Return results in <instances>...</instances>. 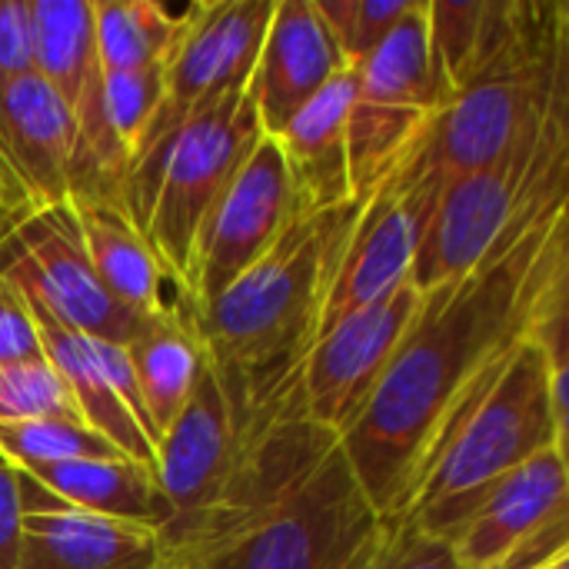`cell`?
Returning <instances> with one entry per match:
<instances>
[{
    "instance_id": "cell-1",
    "label": "cell",
    "mask_w": 569,
    "mask_h": 569,
    "mask_svg": "<svg viewBox=\"0 0 569 569\" xmlns=\"http://www.w3.org/2000/svg\"><path fill=\"white\" fill-rule=\"evenodd\" d=\"M569 200L513 223L467 273L423 290V307L360 420L347 457L387 527L537 330L567 310Z\"/></svg>"
},
{
    "instance_id": "cell-2",
    "label": "cell",
    "mask_w": 569,
    "mask_h": 569,
    "mask_svg": "<svg viewBox=\"0 0 569 569\" xmlns=\"http://www.w3.org/2000/svg\"><path fill=\"white\" fill-rule=\"evenodd\" d=\"M227 397L240 420L237 460L200 513L160 533V569L373 567L387 523L343 437L307 417L300 380Z\"/></svg>"
},
{
    "instance_id": "cell-3",
    "label": "cell",
    "mask_w": 569,
    "mask_h": 569,
    "mask_svg": "<svg viewBox=\"0 0 569 569\" xmlns=\"http://www.w3.org/2000/svg\"><path fill=\"white\" fill-rule=\"evenodd\" d=\"M353 210L357 197L337 210L297 213L257 263L197 310V337L230 393L263 397L300 380Z\"/></svg>"
},
{
    "instance_id": "cell-4",
    "label": "cell",
    "mask_w": 569,
    "mask_h": 569,
    "mask_svg": "<svg viewBox=\"0 0 569 569\" xmlns=\"http://www.w3.org/2000/svg\"><path fill=\"white\" fill-rule=\"evenodd\" d=\"M569 113V3L497 0L477 63L430 127L443 187L467 177Z\"/></svg>"
},
{
    "instance_id": "cell-5",
    "label": "cell",
    "mask_w": 569,
    "mask_h": 569,
    "mask_svg": "<svg viewBox=\"0 0 569 569\" xmlns=\"http://www.w3.org/2000/svg\"><path fill=\"white\" fill-rule=\"evenodd\" d=\"M550 447H567V360L530 340L450 437L400 523L450 540L493 483Z\"/></svg>"
},
{
    "instance_id": "cell-6",
    "label": "cell",
    "mask_w": 569,
    "mask_h": 569,
    "mask_svg": "<svg viewBox=\"0 0 569 569\" xmlns=\"http://www.w3.org/2000/svg\"><path fill=\"white\" fill-rule=\"evenodd\" d=\"M260 137L263 127L243 87L207 103L167 140L140 147L130 160L123 207L163 270L190 297L197 237Z\"/></svg>"
},
{
    "instance_id": "cell-7",
    "label": "cell",
    "mask_w": 569,
    "mask_h": 569,
    "mask_svg": "<svg viewBox=\"0 0 569 569\" xmlns=\"http://www.w3.org/2000/svg\"><path fill=\"white\" fill-rule=\"evenodd\" d=\"M557 200H569V113L443 187L413 260V283L430 290L467 273L513 223Z\"/></svg>"
},
{
    "instance_id": "cell-8",
    "label": "cell",
    "mask_w": 569,
    "mask_h": 569,
    "mask_svg": "<svg viewBox=\"0 0 569 569\" xmlns=\"http://www.w3.org/2000/svg\"><path fill=\"white\" fill-rule=\"evenodd\" d=\"M353 73L357 97L347 140L353 193H363L430 133L447 103V87L430 53L427 0H417Z\"/></svg>"
},
{
    "instance_id": "cell-9",
    "label": "cell",
    "mask_w": 569,
    "mask_h": 569,
    "mask_svg": "<svg viewBox=\"0 0 569 569\" xmlns=\"http://www.w3.org/2000/svg\"><path fill=\"white\" fill-rule=\"evenodd\" d=\"M440 193L443 180L430 153V133L373 187L357 193V210L340 243L320 333L347 313L387 297L413 273V260L437 213Z\"/></svg>"
},
{
    "instance_id": "cell-10",
    "label": "cell",
    "mask_w": 569,
    "mask_h": 569,
    "mask_svg": "<svg viewBox=\"0 0 569 569\" xmlns=\"http://www.w3.org/2000/svg\"><path fill=\"white\" fill-rule=\"evenodd\" d=\"M0 273L73 333L127 347L147 327V320L120 307L93 273L70 200L30 213L0 243Z\"/></svg>"
},
{
    "instance_id": "cell-11",
    "label": "cell",
    "mask_w": 569,
    "mask_h": 569,
    "mask_svg": "<svg viewBox=\"0 0 569 569\" xmlns=\"http://www.w3.org/2000/svg\"><path fill=\"white\" fill-rule=\"evenodd\" d=\"M420 307L423 290L407 277L387 297L347 313L313 340L300 370L303 410L313 423L343 437L360 420Z\"/></svg>"
},
{
    "instance_id": "cell-12",
    "label": "cell",
    "mask_w": 569,
    "mask_h": 569,
    "mask_svg": "<svg viewBox=\"0 0 569 569\" xmlns=\"http://www.w3.org/2000/svg\"><path fill=\"white\" fill-rule=\"evenodd\" d=\"M300 213L287 160L270 133H263L253 153L210 210L193 253V303L197 310L217 300L250 263H257L273 240Z\"/></svg>"
},
{
    "instance_id": "cell-13",
    "label": "cell",
    "mask_w": 569,
    "mask_h": 569,
    "mask_svg": "<svg viewBox=\"0 0 569 569\" xmlns=\"http://www.w3.org/2000/svg\"><path fill=\"white\" fill-rule=\"evenodd\" d=\"M273 7L277 0L197 3L183 40L167 63L163 107L140 147L167 140L207 103L250 83Z\"/></svg>"
},
{
    "instance_id": "cell-14",
    "label": "cell",
    "mask_w": 569,
    "mask_h": 569,
    "mask_svg": "<svg viewBox=\"0 0 569 569\" xmlns=\"http://www.w3.org/2000/svg\"><path fill=\"white\" fill-rule=\"evenodd\" d=\"M20 547L13 569H160V530L57 500L17 470Z\"/></svg>"
},
{
    "instance_id": "cell-15",
    "label": "cell",
    "mask_w": 569,
    "mask_h": 569,
    "mask_svg": "<svg viewBox=\"0 0 569 569\" xmlns=\"http://www.w3.org/2000/svg\"><path fill=\"white\" fill-rule=\"evenodd\" d=\"M0 170L33 210L57 207L77 190V123L37 70L0 77Z\"/></svg>"
},
{
    "instance_id": "cell-16",
    "label": "cell",
    "mask_w": 569,
    "mask_h": 569,
    "mask_svg": "<svg viewBox=\"0 0 569 569\" xmlns=\"http://www.w3.org/2000/svg\"><path fill=\"white\" fill-rule=\"evenodd\" d=\"M237 410L217 370L203 360L187 407L157 443V483L173 510L170 527L190 520L220 493L237 460Z\"/></svg>"
},
{
    "instance_id": "cell-17",
    "label": "cell",
    "mask_w": 569,
    "mask_h": 569,
    "mask_svg": "<svg viewBox=\"0 0 569 569\" xmlns=\"http://www.w3.org/2000/svg\"><path fill=\"white\" fill-rule=\"evenodd\" d=\"M347 67L317 0H277L247 83L263 133L277 137Z\"/></svg>"
},
{
    "instance_id": "cell-18",
    "label": "cell",
    "mask_w": 569,
    "mask_h": 569,
    "mask_svg": "<svg viewBox=\"0 0 569 569\" xmlns=\"http://www.w3.org/2000/svg\"><path fill=\"white\" fill-rule=\"evenodd\" d=\"M83 250L107 293L147 323H187L197 330L193 297L163 270L123 203L70 197Z\"/></svg>"
},
{
    "instance_id": "cell-19",
    "label": "cell",
    "mask_w": 569,
    "mask_h": 569,
    "mask_svg": "<svg viewBox=\"0 0 569 569\" xmlns=\"http://www.w3.org/2000/svg\"><path fill=\"white\" fill-rule=\"evenodd\" d=\"M567 490V447H550L507 473L450 537L463 567H493L547 523L569 517Z\"/></svg>"
},
{
    "instance_id": "cell-20",
    "label": "cell",
    "mask_w": 569,
    "mask_h": 569,
    "mask_svg": "<svg viewBox=\"0 0 569 569\" xmlns=\"http://www.w3.org/2000/svg\"><path fill=\"white\" fill-rule=\"evenodd\" d=\"M353 97H357V73L353 67H347L313 100H307L290 117V123L273 137L287 160V173L300 213L337 210L357 197L350 177V140H347Z\"/></svg>"
},
{
    "instance_id": "cell-21",
    "label": "cell",
    "mask_w": 569,
    "mask_h": 569,
    "mask_svg": "<svg viewBox=\"0 0 569 569\" xmlns=\"http://www.w3.org/2000/svg\"><path fill=\"white\" fill-rule=\"evenodd\" d=\"M33 310V323L40 333V347L43 357L50 360V367L60 373V380L67 383L80 420L100 433L107 443H113L127 460L143 463L147 470L157 473V447L153 440L140 430V423L133 420V413L120 403V397L113 393L110 380L103 377L90 337L67 330L63 323H57L53 317H47L37 303H30Z\"/></svg>"
},
{
    "instance_id": "cell-22",
    "label": "cell",
    "mask_w": 569,
    "mask_h": 569,
    "mask_svg": "<svg viewBox=\"0 0 569 569\" xmlns=\"http://www.w3.org/2000/svg\"><path fill=\"white\" fill-rule=\"evenodd\" d=\"M27 477H33L43 490H50L57 500L127 520L143 523L153 530H167L173 520V510L157 483V473L143 463H133L127 457L117 460H67V463H47V467H17Z\"/></svg>"
},
{
    "instance_id": "cell-23",
    "label": "cell",
    "mask_w": 569,
    "mask_h": 569,
    "mask_svg": "<svg viewBox=\"0 0 569 569\" xmlns=\"http://www.w3.org/2000/svg\"><path fill=\"white\" fill-rule=\"evenodd\" d=\"M127 353L137 373L147 420L160 443V437L187 407L193 383L200 377V367L207 360V350L193 327L160 320V323H147L127 343Z\"/></svg>"
},
{
    "instance_id": "cell-24",
    "label": "cell",
    "mask_w": 569,
    "mask_h": 569,
    "mask_svg": "<svg viewBox=\"0 0 569 569\" xmlns=\"http://www.w3.org/2000/svg\"><path fill=\"white\" fill-rule=\"evenodd\" d=\"M197 3L170 10L157 0H93V37L103 73L167 67Z\"/></svg>"
},
{
    "instance_id": "cell-25",
    "label": "cell",
    "mask_w": 569,
    "mask_h": 569,
    "mask_svg": "<svg viewBox=\"0 0 569 569\" xmlns=\"http://www.w3.org/2000/svg\"><path fill=\"white\" fill-rule=\"evenodd\" d=\"M0 453L13 467H47L67 460H117L113 443L77 420H30L0 423Z\"/></svg>"
},
{
    "instance_id": "cell-26",
    "label": "cell",
    "mask_w": 569,
    "mask_h": 569,
    "mask_svg": "<svg viewBox=\"0 0 569 569\" xmlns=\"http://www.w3.org/2000/svg\"><path fill=\"white\" fill-rule=\"evenodd\" d=\"M163 93H167V67L103 73V120L127 157V170L163 107Z\"/></svg>"
},
{
    "instance_id": "cell-27",
    "label": "cell",
    "mask_w": 569,
    "mask_h": 569,
    "mask_svg": "<svg viewBox=\"0 0 569 569\" xmlns=\"http://www.w3.org/2000/svg\"><path fill=\"white\" fill-rule=\"evenodd\" d=\"M80 420V410L47 357L0 367V423Z\"/></svg>"
},
{
    "instance_id": "cell-28",
    "label": "cell",
    "mask_w": 569,
    "mask_h": 569,
    "mask_svg": "<svg viewBox=\"0 0 569 569\" xmlns=\"http://www.w3.org/2000/svg\"><path fill=\"white\" fill-rule=\"evenodd\" d=\"M413 3L417 0H317V10L327 20L343 60L357 67L387 40Z\"/></svg>"
},
{
    "instance_id": "cell-29",
    "label": "cell",
    "mask_w": 569,
    "mask_h": 569,
    "mask_svg": "<svg viewBox=\"0 0 569 569\" xmlns=\"http://www.w3.org/2000/svg\"><path fill=\"white\" fill-rule=\"evenodd\" d=\"M370 569H467L447 537L427 533L413 523L387 527V540Z\"/></svg>"
},
{
    "instance_id": "cell-30",
    "label": "cell",
    "mask_w": 569,
    "mask_h": 569,
    "mask_svg": "<svg viewBox=\"0 0 569 569\" xmlns=\"http://www.w3.org/2000/svg\"><path fill=\"white\" fill-rule=\"evenodd\" d=\"M33 357H43V347L30 300L7 273H0V367Z\"/></svg>"
},
{
    "instance_id": "cell-31",
    "label": "cell",
    "mask_w": 569,
    "mask_h": 569,
    "mask_svg": "<svg viewBox=\"0 0 569 569\" xmlns=\"http://www.w3.org/2000/svg\"><path fill=\"white\" fill-rule=\"evenodd\" d=\"M33 70L30 0H0V77Z\"/></svg>"
},
{
    "instance_id": "cell-32",
    "label": "cell",
    "mask_w": 569,
    "mask_h": 569,
    "mask_svg": "<svg viewBox=\"0 0 569 569\" xmlns=\"http://www.w3.org/2000/svg\"><path fill=\"white\" fill-rule=\"evenodd\" d=\"M569 553V517H560L527 537L517 550H510L503 560L487 569H550L560 557Z\"/></svg>"
},
{
    "instance_id": "cell-33",
    "label": "cell",
    "mask_w": 569,
    "mask_h": 569,
    "mask_svg": "<svg viewBox=\"0 0 569 569\" xmlns=\"http://www.w3.org/2000/svg\"><path fill=\"white\" fill-rule=\"evenodd\" d=\"M20 547V487L17 467L0 453V569H13Z\"/></svg>"
},
{
    "instance_id": "cell-34",
    "label": "cell",
    "mask_w": 569,
    "mask_h": 569,
    "mask_svg": "<svg viewBox=\"0 0 569 569\" xmlns=\"http://www.w3.org/2000/svg\"><path fill=\"white\" fill-rule=\"evenodd\" d=\"M30 213H37L33 207H30V200L3 177V170H0V243L30 217Z\"/></svg>"
},
{
    "instance_id": "cell-35",
    "label": "cell",
    "mask_w": 569,
    "mask_h": 569,
    "mask_svg": "<svg viewBox=\"0 0 569 569\" xmlns=\"http://www.w3.org/2000/svg\"><path fill=\"white\" fill-rule=\"evenodd\" d=\"M550 569H569V553L567 557H560V560H557V563H553Z\"/></svg>"
}]
</instances>
